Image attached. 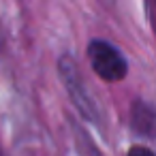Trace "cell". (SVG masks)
<instances>
[{
	"label": "cell",
	"instance_id": "3",
	"mask_svg": "<svg viewBox=\"0 0 156 156\" xmlns=\"http://www.w3.org/2000/svg\"><path fill=\"white\" fill-rule=\"evenodd\" d=\"M130 130L145 139H156V107L143 98L130 105Z\"/></svg>",
	"mask_w": 156,
	"mask_h": 156
},
{
	"label": "cell",
	"instance_id": "4",
	"mask_svg": "<svg viewBox=\"0 0 156 156\" xmlns=\"http://www.w3.org/2000/svg\"><path fill=\"white\" fill-rule=\"evenodd\" d=\"M143 7H145V15H147V22L152 26V32L156 37V0H143Z\"/></svg>",
	"mask_w": 156,
	"mask_h": 156
},
{
	"label": "cell",
	"instance_id": "5",
	"mask_svg": "<svg viewBox=\"0 0 156 156\" xmlns=\"http://www.w3.org/2000/svg\"><path fill=\"white\" fill-rule=\"evenodd\" d=\"M126 156H156V154H154V150H150L145 145H133L126 152Z\"/></svg>",
	"mask_w": 156,
	"mask_h": 156
},
{
	"label": "cell",
	"instance_id": "6",
	"mask_svg": "<svg viewBox=\"0 0 156 156\" xmlns=\"http://www.w3.org/2000/svg\"><path fill=\"white\" fill-rule=\"evenodd\" d=\"M5 45V30H2V24H0V49Z\"/></svg>",
	"mask_w": 156,
	"mask_h": 156
},
{
	"label": "cell",
	"instance_id": "2",
	"mask_svg": "<svg viewBox=\"0 0 156 156\" xmlns=\"http://www.w3.org/2000/svg\"><path fill=\"white\" fill-rule=\"evenodd\" d=\"M88 60H90L92 71L103 81H109V83L122 81L128 73V64L122 51L103 39H92L88 43Z\"/></svg>",
	"mask_w": 156,
	"mask_h": 156
},
{
	"label": "cell",
	"instance_id": "1",
	"mask_svg": "<svg viewBox=\"0 0 156 156\" xmlns=\"http://www.w3.org/2000/svg\"><path fill=\"white\" fill-rule=\"evenodd\" d=\"M58 73H60V79H62V83H64V88L69 92V98L73 101L75 109L79 111V115L83 120H88V122H98L101 120L98 105L92 98V94L88 92L75 58L69 56V54L60 56V60H58Z\"/></svg>",
	"mask_w": 156,
	"mask_h": 156
}]
</instances>
